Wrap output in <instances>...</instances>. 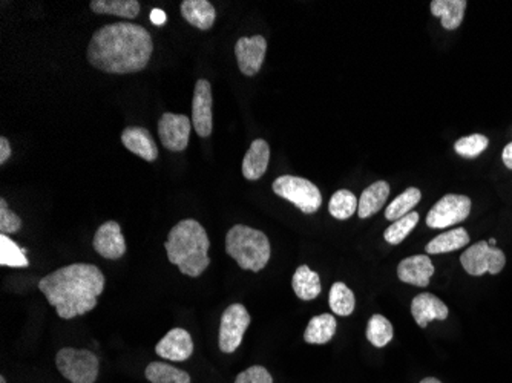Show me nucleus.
Wrapping results in <instances>:
<instances>
[{
  "label": "nucleus",
  "instance_id": "f257e3e1",
  "mask_svg": "<svg viewBox=\"0 0 512 383\" xmlns=\"http://www.w3.org/2000/svg\"><path fill=\"white\" fill-rule=\"evenodd\" d=\"M152 52L154 42L148 29L131 22L109 23L92 34L88 60L106 74H134L148 67Z\"/></svg>",
  "mask_w": 512,
  "mask_h": 383
},
{
  "label": "nucleus",
  "instance_id": "f03ea898",
  "mask_svg": "<svg viewBox=\"0 0 512 383\" xmlns=\"http://www.w3.org/2000/svg\"><path fill=\"white\" fill-rule=\"evenodd\" d=\"M39 289L61 319L84 316L97 307L105 275L92 264H71L40 279Z\"/></svg>",
  "mask_w": 512,
  "mask_h": 383
},
{
  "label": "nucleus",
  "instance_id": "7ed1b4c3",
  "mask_svg": "<svg viewBox=\"0 0 512 383\" xmlns=\"http://www.w3.org/2000/svg\"><path fill=\"white\" fill-rule=\"evenodd\" d=\"M164 249L169 262L190 278L201 276L211 264L207 255L211 241L204 227L196 219H183L173 226L167 235Z\"/></svg>",
  "mask_w": 512,
  "mask_h": 383
},
{
  "label": "nucleus",
  "instance_id": "20e7f679",
  "mask_svg": "<svg viewBox=\"0 0 512 383\" xmlns=\"http://www.w3.org/2000/svg\"><path fill=\"white\" fill-rule=\"evenodd\" d=\"M226 251L243 270L261 272L270 259V243L261 230L243 224L234 226L226 235Z\"/></svg>",
  "mask_w": 512,
  "mask_h": 383
},
{
  "label": "nucleus",
  "instance_id": "39448f33",
  "mask_svg": "<svg viewBox=\"0 0 512 383\" xmlns=\"http://www.w3.org/2000/svg\"><path fill=\"white\" fill-rule=\"evenodd\" d=\"M272 188L279 198L290 201L307 215L316 213L323 204L321 190L306 178L283 175L273 181Z\"/></svg>",
  "mask_w": 512,
  "mask_h": 383
},
{
  "label": "nucleus",
  "instance_id": "423d86ee",
  "mask_svg": "<svg viewBox=\"0 0 512 383\" xmlns=\"http://www.w3.org/2000/svg\"><path fill=\"white\" fill-rule=\"evenodd\" d=\"M57 370L71 383H94L99 378L100 362L90 350L61 348L56 355Z\"/></svg>",
  "mask_w": 512,
  "mask_h": 383
},
{
  "label": "nucleus",
  "instance_id": "0eeeda50",
  "mask_svg": "<svg viewBox=\"0 0 512 383\" xmlns=\"http://www.w3.org/2000/svg\"><path fill=\"white\" fill-rule=\"evenodd\" d=\"M460 262L465 272L471 276H484L486 273L497 275L505 268L507 256L500 249L491 247L488 241H479L463 251Z\"/></svg>",
  "mask_w": 512,
  "mask_h": 383
},
{
  "label": "nucleus",
  "instance_id": "6e6552de",
  "mask_svg": "<svg viewBox=\"0 0 512 383\" xmlns=\"http://www.w3.org/2000/svg\"><path fill=\"white\" fill-rule=\"evenodd\" d=\"M251 325V315L243 304H232L221 316L220 323V350L230 355L240 348L245 330Z\"/></svg>",
  "mask_w": 512,
  "mask_h": 383
},
{
  "label": "nucleus",
  "instance_id": "1a4fd4ad",
  "mask_svg": "<svg viewBox=\"0 0 512 383\" xmlns=\"http://www.w3.org/2000/svg\"><path fill=\"white\" fill-rule=\"evenodd\" d=\"M471 200L465 195H445L437 201L427 215V226L431 228H446L460 224L469 217Z\"/></svg>",
  "mask_w": 512,
  "mask_h": 383
},
{
  "label": "nucleus",
  "instance_id": "9d476101",
  "mask_svg": "<svg viewBox=\"0 0 512 383\" xmlns=\"http://www.w3.org/2000/svg\"><path fill=\"white\" fill-rule=\"evenodd\" d=\"M190 129L192 122L183 114H163L158 122V135L163 146L171 152H183L189 145Z\"/></svg>",
  "mask_w": 512,
  "mask_h": 383
},
{
  "label": "nucleus",
  "instance_id": "9b49d317",
  "mask_svg": "<svg viewBox=\"0 0 512 383\" xmlns=\"http://www.w3.org/2000/svg\"><path fill=\"white\" fill-rule=\"evenodd\" d=\"M266 52H268V42L262 36L241 37L235 44V54L241 73L247 77H253L260 73Z\"/></svg>",
  "mask_w": 512,
  "mask_h": 383
},
{
  "label": "nucleus",
  "instance_id": "f8f14e48",
  "mask_svg": "<svg viewBox=\"0 0 512 383\" xmlns=\"http://www.w3.org/2000/svg\"><path fill=\"white\" fill-rule=\"evenodd\" d=\"M212 88L211 84L201 78L196 84L194 99H192V122L194 129L201 139L211 137L213 129V116H212Z\"/></svg>",
  "mask_w": 512,
  "mask_h": 383
},
{
  "label": "nucleus",
  "instance_id": "ddd939ff",
  "mask_svg": "<svg viewBox=\"0 0 512 383\" xmlns=\"http://www.w3.org/2000/svg\"><path fill=\"white\" fill-rule=\"evenodd\" d=\"M94 251L105 259H120L126 253V241L123 238L122 227L116 221L101 224L92 239Z\"/></svg>",
  "mask_w": 512,
  "mask_h": 383
},
{
  "label": "nucleus",
  "instance_id": "4468645a",
  "mask_svg": "<svg viewBox=\"0 0 512 383\" xmlns=\"http://www.w3.org/2000/svg\"><path fill=\"white\" fill-rule=\"evenodd\" d=\"M156 353L166 361H188L194 355L192 336L184 328H173L156 344Z\"/></svg>",
  "mask_w": 512,
  "mask_h": 383
},
{
  "label": "nucleus",
  "instance_id": "2eb2a0df",
  "mask_svg": "<svg viewBox=\"0 0 512 383\" xmlns=\"http://www.w3.org/2000/svg\"><path fill=\"white\" fill-rule=\"evenodd\" d=\"M435 266L427 255L410 256L397 266V278L414 287H428Z\"/></svg>",
  "mask_w": 512,
  "mask_h": 383
},
{
  "label": "nucleus",
  "instance_id": "dca6fc26",
  "mask_svg": "<svg viewBox=\"0 0 512 383\" xmlns=\"http://www.w3.org/2000/svg\"><path fill=\"white\" fill-rule=\"evenodd\" d=\"M412 315L419 327L427 328L431 321H445L448 307L431 293H420L412 299Z\"/></svg>",
  "mask_w": 512,
  "mask_h": 383
},
{
  "label": "nucleus",
  "instance_id": "f3484780",
  "mask_svg": "<svg viewBox=\"0 0 512 383\" xmlns=\"http://www.w3.org/2000/svg\"><path fill=\"white\" fill-rule=\"evenodd\" d=\"M122 143L129 152L143 158L145 162H156L158 158L156 141L148 129L139 128V126L124 129L122 133Z\"/></svg>",
  "mask_w": 512,
  "mask_h": 383
},
{
  "label": "nucleus",
  "instance_id": "a211bd4d",
  "mask_svg": "<svg viewBox=\"0 0 512 383\" xmlns=\"http://www.w3.org/2000/svg\"><path fill=\"white\" fill-rule=\"evenodd\" d=\"M270 162V148L266 140L258 139L252 143L251 148L243 160V177L256 181L268 172Z\"/></svg>",
  "mask_w": 512,
  "mask_h": 383
},
{
  "label": "nucleus",
  "instance_id": "6ab92c4d",
  "mask_svg": "<svg viewBox=\"0 0 512 383\" xmlns=\"http://www.w3.org/2000/svg\"><path fill=\"white\" fill-rule=\"evenodd\" d=\"M181 16L192 27L201 31H207L213 27L217 19V12L209 0H183Z\"/></svg>",
  "mask_w": 512,
  "mask_h": 383
},
{
  "label": "nucleus",
  "instance_id": "aec40b11",
  "mask_svg": "<svg viewBox=\"0 0 512 383\" xmlns=\"http://www.w3.org/2000/svg\"><path fill=\"white\" fill-rule=\"evenodd\" d=\"M388 196H390V184L387 181H376L372 186H368L367 189L362 192L357 215L362 219H365L378 213L385 206Z\"/></svg>",
  "mask_w": 512,
  "mask_h": 383
},
{
  "label": "nucleus",
  "instance_id": "412c9836",
  "mask_svg": "<svg viewBox=\"0 0 512 383\" xmlns=\"http://www.w3.org/2000/svg\"><path fill=\"white\" fill-rule=\"evenodd\" d=\"M467 5L465 0H433L431 12L433 16L440 17L444 28L452 31L462 25Z\"/></svg>",
  "mask_w": 512,
  "mask_h": 383
},
{
  "label": "nucleus",
  "instance_id": "4be33fe9",
  "mask_svg": "<svg viewBox=\"0 0 512 383\" xmlns=\"http://www.w3.org/2000/svg\"><path fill=\"white\" fill-rule=\"evenodd\" d=\"M468 244H469V235H468L467 230L463 227H457L431 239L425 251L428 255H440V253L460 251Z\"/></svg>",
  "mask_w": 512,
  "mask_h": 383
},
{
  "label": "nucleus",
  "instance_id": "5701e85b",
  "mask_svg": "<svg viewBox=\"0 0 512 383\" xmlns=\"http://www.w3.org/2000/svg\"><path fill=\"white\" fill-rule=\"evenodd\" d=\"M292 287L295 290L296 296L302 300L316 299L321 295V279L316 272L310 270L308 266H301L296 268Z\"/></svg>",
  "mask_w": 512,
  "mask_h": 383
},
{
  "label": "nucleus",
  "instance_id": "b1692460",
  "mask_svg": "<svg viewBox=\"0 0 512 383\" xmlns=\"http://www.w3.org/2000/svg\"><path fill=\"white\" fill-rule=\"evenodd\" d=\"M336 327H338V323H336L333 315L324 313V315L315 316L307 325L304 340H306L307 344H327V342L333 339Z\"/></svg>",
  "mask_w": 512,
  "mask_h": 383
},
{
  "label": "nucleus",
  "instance_id": "393cba45",
  "mask_svg": "<svg viewBox=\"0 0 512 383\" xmlns=\"http://www.w3.org/2000/svg\"><path fill=\"white\" fill-rule=\"evenodd\" d=\"M90 6L95 14H109L124 19H135L140 14L139 0H92Z\"/></svg>",
  "mask_w": 512,
  "mask_h": 383
},
{
  "label": "nucleus",
  "instance_id": "a878e982",
  "mask_svg": "<svg viewBox=\"0 0 512 383\" xmlns=\"http://www.w3.org/2000/svg\"><path fill=\"white\" fill-rule=\"evenodd\" d=\"M145 376L151 383H190L188 372L164 362H152L146 368Z\"/></svg>",
  "mask_w": 512,
  "mask_h": 383
},
{
  "label": "nucleus",
  "instance_id": "bb28decb",
  "mask_svg": "<svg viewBox=\"0 0 512 383\" xmlns=\"http://www.w3.org/2000/svg\"><path fill=\"white\" fill-rule=\"evenodd\" d=\"M420 198H422L420 190L416 189V188H410L404 194L399 195L397 198H395V201H391L390 206L387 207V211H385V218L393 222L401 219L408 213H412V209L418 206Z\"/></svg>",
  "mask_w": 512,
  "mask_h": 383
},
{
  "label": "nucleus",
  "instance_id": "cd10ccee",
  "mask_svg": "<svg viewBox=\"0 0 512 383\" xmlns=\"http://www.w3.org/2000/svg\"><path fill=\"white\" fill-rule=\"evenodd\" d=\"M329 304L334 315L350 316L351 313L355 311L356 299H355L353 291L347 287L346 283H334L332 285V290H330Z\"/></svg>",
  "mask_w": 512,
  "mask_h": 383
},
{
  "label": "nucleus",
  "instance_id": "c85d7f7f",
  "mask_svg": "<svg viewBox=\"0 0 512 383\" xmlns=\"http://www.w3.org/2000/svg\"><path fill=\"white\" fill-rule=\"evenodd\" d=\"M359 207V200L353 192L347 189H340L334 192L330 200L329 211L332 217L336 219H348L353 217Z\"/></svg>",
  "mask_w": 512,
  "mask_h": 383
},
{
  "label": "nucleus",
  "instance_id": "c756f323",
  "mask_svg": "<svg viewBox=\"0 0 512 383\" xmlns=\"http://www.w3.org/2000/svg\"><path fill=\"white\" fill-rule=\"evenodd\" d=\"M0 266L14 268L29 266L27 251L20 249L8 235H0Z\"/></svg>",
  "mask_w": 512,
  "mask_h": 383
},
{
  "label": "nucleus",
  "instance_id": "7c9ffc66",
  "mask_svg": "<svg viewBox=\"0 0 512 383\" xmlns=\"http://www.w3.org/2000/svg\"><path fill=\"white\" fill-rule=\"evenodd\" d=\"M367 339L376 348H384L393 339V325L382 315H373L367 325Z\"/></svg>",
  "mask_w": 512,
  "mask_h": 383
},
{
  "label": "nucleus",
  "instance_id": "2f4dec72",
  "mask_svg": "<svg viewBox=\"0 0 512 383\" xmlns=\"http://www.w3.org/2000/svg\"><path fill=\"white\" fill-rule=\"evenodd\" d=\"M419 213L418 211H412L405 217L393 222L390 227L385 230L384 238L388 244L397 245L401 244L404 239L407 238L408 235L412 234L414 227L418 226Z\"/></svg>",
  "mask_w": 512,
  "mask_h": 383
},
{
  "label": "nucleus",
  "instance_id": "473e14b6",
  "mask_svg": "<svg viewBox=\"0 0 512 383\" xmlns=\"http://www.w3.org/2000/svg\"><path fill=\"white\" fill-rule=\"evenodd\" d=\"M488 145H490L488 137H484L482 133H473L457 140L454 150L463 158H476L488 149Z\"/></svg>",
  "mask_w": 512,
  "mask_h": 383
},
{
  "label": "nucleus",
  "instance_id": "72a5a7b5",
  "mask_svg": "<svg viewBox=\"0 0 512 383\" xmlns=\"http://www.w3.org/2000/svg\"><path fill=\"white\" fill-rule=\"evenodd\" d=\"M22 228V219L17 217L16 213L8 207L6 201L0 200V234L14 235L20 232Z\"/></svg>",
  "mask_w": 512,
  "mask_h": 383
},
{
  "label": "nucleus",
  "instance_id": "f704fd0d",
  "mask_svg": "<svg viewBox=\"0 0 512 383\" xmlns=\"http://www.w3.org/2000/svg\"><path fill=\"white\" fill-rule=\"evenodd\" d=\"M235 383H273L272 374L264 367L255 365L236 376Z\"/></svg>",
  "mask_w": 512,
  "mask_h": 383
},
{
  "label": "nucleus",
  "instance_id": "c9c22d12",
  "mask_svg": "<svg viewBox=\"0 0 512 383\" xmlns=\"http://www.w3.org/2000/svg\"><path fill=\"white\" fill-rule=\"evenodd\" d=\"M10 156H12V145L5 137H2L0 139V164H5L10 160Z\"/></svg>",
  "mask_w": 512,
  "mask_h": 383
},
{
  "label": "nucleus",
  "instance_id": "e433bc0d",
  "mask_svg": "<svg viewBox=\"0 0 512 383\" xmlns=\"http://www.w3.org/2000/svg\"><path fill=\"white\" fill-rule=\"evenodd\" d=\"M501 160H503V164L512 171V143H509V145L503 149Z\"/></svg>",
  "mask_w": 512,
  "mask_h": 383
},
{
  "label": "nucleus",
  "instance_id": "4c0bfd02",
  "mask_svg": "<svg viewBox=\"0 0 512 383\" xmlns=\"http://www.w3.org/2000/svg\"><path fill=\"white\" fill-rule=\"evenodd\" d=\"M151 22L154 25H163V23L166 22V14L162 10H154L151 12Z\"/></svg>",
  "mask_w": 512,
  "mask_h": 383
},
{
  "label": "nucleus",
  "instance_id": "58836bf2",
  "mask_svg": "<svg viewBox=\"0 0 512 383\" xmlns=\"http://www.w3.org/2000/svg\"><path fill=\"white\" fill-rule=\"evenodd\" d=\"M420 383H442V382H440L439 379L427 378V379H423L422 382H420Z\"/></svg>",
  "mask_w": 512,
  "mask_h": 383
},
{
  "label": "nucleus",
  "instance_id": "ea45409f",
  "mask_svg": "<svg viewBox=\"0 0 512 383\" xmlns=\"http://www.w3.org/2000/svg\"><path fill=\"white\" fill-rule=\"evenodd\" d=\"M488 244H490L491 247H496V239L494 238L488 239Z\"/></svg>",
  "mask_w": 512,
  "mask_h": 383
},
{
  "label": "nucleus",
  "instance_id": "a19ab883",
  "mask_svg": "<svg viewBox=\"0 0 512 383\" xmlns=\"http://www.w3.org/2000/svg\"><path fill=\"white\" fill-rule=\"evenodd\" d=\"M0 383H6L5 378H4V376L0 378Z\"/></svg>",
  "mask_w": 512,
  "mask_h": 383
}]
</instances>
